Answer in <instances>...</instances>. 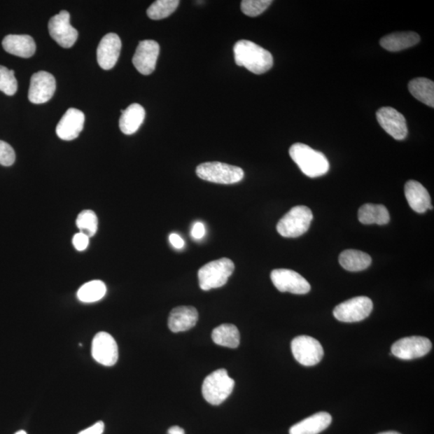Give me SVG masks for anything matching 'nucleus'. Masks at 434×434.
Here are the masks:
<instances>
[{"label":"nucleus","instance_id":"f257e3e1","mask_svg":"<svg viewBox=\"0 0 434 434\" xmlns=\"http://www.w3.org/2000/svg\"><path fill=\"white\" fill-rule=\"evenodd\" d=\"M235 62L255 74H262L273 67L272 54L252 41L241 40L233 48Z\"/></svg>","mask_w":434,"mask_h":434},{"label":"nucleus","instance_id":"f03ea898","mask_svg":"<svg viewBox=\"0 0 434 434\" xmlns=\"http://www.w3.org/2000/svg\"><path fill=\"white\" fill-rule=\"evenodd\" d=\"M289 153L302 172L308 177L323 176L329 171L330 164L327 157L311 146L295 144L291 146Z\"/></svg>","mask_w":434,"mask_h":434},{"label":"nucleus","instance_id":"7ed1b4c3","mask_svg":"<svg viewBox=\"0 0 434 434\" xmlns=\"http://www.w3.org/2000/svg\"><path fill=\"white\" fill-rule=\"evenodd\" d=\"M234 269V263L229 258H220L204 265L198 271L200 288L205 291L220 288L227 284Z\"/></svg>","mask_w":434,"mask_h":434},{"label":"nucleus","instance_id":"20e7f679","mask_svg":"<svg viewBox=\"0 0 434 434\" xmlns=\"http://www.w3.org/2000/svg\"><path fill=\"white\" fill-rule=\"evenodd\" d=\"M235 386V382L225 369H219L204 379L203 397L211 405H219L230 397Z\"/></svg>","mask_w":434,"mask_h":434},{"label":"nucleus","instance_id":"39448f33","mask_svg":"<svg viewBox=\"0 0 434 434\" xmlns=\"http://www.w3.org/2000/svg\"><path fill=\"white\" fill-rule=\"evenodd\" d=\"M313 220V214L307 206H296L281 217L276 231L281 237L295 238L306 233Z\"/></svg>","mask_w":434,"mask_h":434},{"label":"nucleus","instance_id":"423d86ee","mask_svg":"<svg viewBox=\"0 0 434 434\" xmlns=\"http://www.w3.org/2000/svg\"><path fill=\"white\" fill-rule=\"evenodd\" d=\"M197 175L205 181L232 184L241 182L245 176V172L237 166L220 162H209L197 167Z\"/></svg>","mask_w":434,"mask_h":434},{"label":"nucleus","instance_id":"0eeeda50","mask_svg":"<svg viewBox=\"0 0 434 434\" xmlns=\"http://www.w3.org/2000/svg\"><path fill=\"white\" fill-rule=\"evenodd\" d=\"M370 298L359 296L342 302L335 308L334 316L340 322L356 323L367 318L372 312Z\"/></svg>","mask_w":434,"mask_h":434},{"label":"nucleus","instance_id":"6e6552de","mask_svg":"<svg viewBox=\"0 0 434 434\" xmlns=\"http://www.w3.org/2000/svg\"><path fill=\"white\" fill-rule=\"evenodd\" d=\"M291 351L295 359L300 365L311 367L322 360L324 351L319 342L311 336H298L292 340Z\"/></svg>","mask_w":434,"mask_h":434},{"label":"nucleus","instance_id":"1a4fd4ad","mask_svg":"<svg viewBox=\"0 0 434 434\" xmlns=\"http://www.w3.org/2000/svg\"><path fill=\"white\" fill-rule=\"evenodd\" d=\"M270 278L276 288L280 292L306 295L311 291L310 284L294 270L276 269L271 272Z\"/></svg>","mask_w":434,"mask_h":434},{"label":"nucleus","instance_id":"9d476101","mask_svg":"<svg viewBox=\"0 0 434 434\" xmlns=\"http://www.w3.org/2000/svg\"><path fill=\"white\" fill-rule=\"evenodd\" d=\"M48 31L59 46L71 48L78 38V32L70 24V15L67 10H61L48 22Z\"/></svg>","mask_w":434,"mask_h":434},{"label":"nucleus","instance_id":"9b49d317","mask_svg":"<svg viewBox=\"0 0 434 434\" xmlns=\"http://www.w3.org/2000/svg\"><path fill=\"white\" fill-rule=\"evenodd\" d=\"M432 349L430 340L421 336L400 339L392 346V354L400 360H410L425 356Z\"/></svg>","mask_w":434,"mask_h":434},{"label":"nucleus","instance_id":"f8f14e48","mask_svg":"<svg viewBox=\"0 0 434 434\" xmlns=\"http://www.w3.org/2000/svg\"><path fill=\"white\" fill-rule=\"evenodd\" d=\"M92 356L100 365L112 367L118 360V347L111 334L101 332L94 336L92 342Z\"/></svg>","mask_w":434,"mask_h":434},{"label":"nucleus","instance_id":"ddd939ff","mask_svg":"<svg viewBox=\"0 0 434 434\" xmlns=\"http://www.w3.org/2000/svg\"><path fill=\"white\" fill-rule=\"evenodd\" d=\"M56 80L46 71L32 75L29 90V99L34 104H43L50 101L55 94Z\"/></svg>","mask_w":434,"mask_h":434},{"label":"nucleus","instance_id":"4468645a","mask_svg":"<svg viewBox=\"0 0 434 434\" xmlns=\"http://www.w3.org/2000/svg\"><path fill=\"white\" fill-rule=\"evenodd\" d=\"M377 121L385 132L396 140H403L408 134L405 118L396 108L385 106L377 113Z\"/></svg>","mask_w":434,"mask_h":434},{"label":"nucleus","instance_id":"2eb2a0df","mask_svg":"<svg viewBox=\"0 0 434 434\" xmlns=\"http://www.w3.org/2000/svg\"><path fill=\"white\" fill-rule=\"evenodd\" d=\"M160 45L155 41H143L139 43L132 62L141 74L149 75L155 71L160 55Z\"/></svg>","mask_w":434,"mask_h":434},{"label":"nucleus","instance_id":"dca6fc26","mask_svg":"<svg viewBox=\"0 0 434 434\" xmlns=\"http://www.w3.org/2000/svg\"><path fill=\"white\" fill-rule=\"evenodd\" d=\"M122 41L115 34H108L102 38L97 50V62L100 67L110 70L115 66L120 55Z\"/></svg>","mask_w":434,"mask_h":434},{"label":"nucleus","instance_id":"f3484780","mask_svg":"<svg viewBox=\"0 0 434 434\" xmlns=\"http://www.w3.org/2000/svg\"><path fill=\"white\" fill-rule=\"evenodd\" d=\"M85 115L78 108H70L57 124L56 132L59 139L71 141L77 139L83 132Z\"/></svg>","mask_w":434,"mask_h":434},{"label":"nucleus","instance_id":"a211bd4d","mask_svg":"<svg viewBox=\"0 0 434 434\" xmlns=\"http://www.w3.org/2000/svg\"><path fill=\"white\" fill-rule=\"evenodd\" d=\"M199 314L193 307L182 306L174 308L168 318V327L174 333L187 332L197 323Z\"/></svg>","mask_w":434,"mask_h":434},{"label":"nucleus","instance_id":"6ab92c4d","mask_svg":"<svg viewBox=\"0 0 434 434\" xmlns=\"http://www.w3.org/2000/svg\"><path fill=\"white\" fill-rule=\"evenodd\" d=\"M405 195L410 208L416 213L424 214L428 209H433L430 195L421 183L410 181L405 183Z\"/></svg>","mask_w":434,"mask_h":434},{"label":"nucleus","instance_id":"aec40b11","mask_svg":"<svg viewBox=\"0 0 434 434\" xmlns=\"http://www.w3.org/2000/svg\"><path fill=\"white\" fill-rule=\"evenodd\" d=\"M4 50L13 55L29 58L36 52V43L29 35H8L2 42Z\"/></svg>","mask_w":434,"mask_h":434},{"label":"nucleus","instance_id":"412c9836","mask_svg":"<svg viewBox=\"0 0 434 434\" xmlns=\"http://www.w3.org/2000/svg\"><path fill=\"white\" fill-rule=\"evenodd\" d=\"M332 421L328 412H319L297 423L290 428V434H318L326 430Z\"/></svg>","mask_w":434,"mask_h":434},{"label":"nucleus","instance_id":"4be33fe9","mask_svg":"<svg viewBox=\"0 0 434 434\" xmlns=\"http://www.w3.org/2000/svg\"><path fill=\"white\" fill-rule=\"evenodd\" d=\"M122 116L119 120V127L125 134L130 135L137 132L144 122L146 112L144 108L134 103L126 110H122Z\"/></svg>","mask_w":434,"mask_h":434},{"label":"nucleus","instance_id":"5701e85b","mask_svg":"<svg viewBox=\"0 0 434 434\" xmlns=\"http://www.w3.org/2000/svg\"><path fill=\"white\" fill-rule=\"evenodd\" d=\"M420 41V36L414 31L396 32L382 38L381 46L389 52H399L415 46Z\"/></svg>","mask_w":434,"mask_h":434},{"label":"nucleus","instance_id":"b1692460","mask_svg":"<svg viewBox=\"0 0 434 434\" xmlns=\"http://www.w3.org/2000/svg\"><path fill=\"white\" fill-rule=\"evenodd\" d=\"M358 219L363 225H387L390 220L388 209L382 204H365L358 211Z\"/></svg>","mask_w":434,"mask_h":434},{"label":"nucleus","instance_id":"393cba45","mask_svg":"<svg viewBox=\"0 0 434 434\" xmlns=\"http://www.w3.org/2000/svg\"><path fill=\"white\" fill-rule=\"evenodd\" d=\"M339 262L342 267L350 272H359L370 267L372 258L366 253L356 249H346L340 255Z\"/></svg>","mask_w":434,"mask_h":434},{"label":"nucleus","instance_id":"a878e982","mask_svg":"<svg viewBox=\"0 0 434 434\" xmlns=\"http://www.w3.org/2000/svg\"><path fill=\"white\" fill-rule=\"evenodd\" d=\"M409 90L416 99L424 103L428 106L434 107V83L433 80L424 78L412 80L409 83Z\"/></svg>","mask_w":434,"mask_h":434},{"label":"nucleus","instance_id":"bb28decb","mask_svg":"<svg viewBox=\"0 0 434 434\" xmlns=\"http://www.w3.org/2000/svg\"><path fill=\"white\" fill-rule=\"evenodd\" d=\"M214 343L229 349H237L240 344V332L236 326L222 324L216 328L211 333Z\"/></svg>","mask_w":434,"mask_h":434},{"label":"nucleus","instance_id":"cd10ccee","mask_svg":"<svg viewBox=\"0 0 434 434\" xmlns=\"http://www.w3.org/2000/svg\"><path fill=\"white\" fill-rule=\"evenodd\" d=\"M106 286L100 280L86 282L78 291L79 301L85 303H93L102 300L106 294Z\"/></svg>","mask_w":434,"mask_h":434},{"label":"nucleus","instance_id":"c85d7f7f","mask_svg":"<svg viewBox=\"0 0 434 434\" xmlns=\"http://www.w3.org/2000/svg\"><path fill=\"white\" fill-rule=\"evenodd\" d=\"M180 4L178 0H157L150 5L146 14L151 20H159L171 15Z\"/></svg>","mask_w":434,"mask_h":434},{"label":"nucleus","instance_id":"c756f323","mask_svg":"<svg viewBox=\"0 0 434 434\" xmlns=\"http://www.w3.org/2000/svg\"><path fill=\"white\" fill-rule=\"evenodd\" d=\"M76 223L80 230L79 232L91 237L96 234L99 220L93 211L84 210L78 215Z\"/></svg>","mask_w":434,"mask_h":434},{"label":"nucleus","instance_id":"7c9ffc66","mask_svg":"<svg viewBox=\"0 0 434 434\" xmlns=\"http://www.w3.org/2000/svg\"><path fill=\"white\" fill-rule=\"evenodd\" d=\"M18 89V80L15 78L14 70L0 65V91L6 95L13 96Z\"/></svg>","mask_w":434,"mask_h":434},{"label":"nucleus","instance_id":"2f4dec72","mask_svg":"<svg viewBox=\"0 0 434 434\" xmlns=\"http://www.w3.org/2000/svg\"><path fill=\"white\" fill-rule=\"evenodd\" d=\"M272 3L271 0H244L241 8L244 14L255 18L262 14Z\"/></svg>","mask_w":434,"mask_h":434},{"label":"nucleus","instance_id":"473e14b6","mask_svg":"<svg viewBox=\"0 0 434 434\" xmlns=\"http://www.w3.org/2000/svg\"><path fill=\"white\" fill-rule=\"evenodd\" d=\"M15 161L14 149L4 141L0 140V164L9 167Z\"/></svg>","mask_w":434,"mask_h":434},{"label":"nucleus","instance_id":"72a5a7b5","mask_svg":"<svg viewBox=\"0 0 434 434\" xmlns=\"http://www.w3.org/2000/svg\"><path fill=\"white\" fill-rule=\"evenodd\" d=\"M90 237L78 232L73 238V245L78 251H84L89 246Z\"/></svg>","mask_w":434,"mask_h":434},{"label":"nucleus","instance_id":"f704fd0d","mask_svg":"<svg viewBox=\"0 0 434 434\" xmlns=\"http://www.w3.org/2000/svg\"><path fill=\"white\" fill-rule=\"evenodd\" d=\"M205 226L202 222H195L192 226L191 235L195 240H200L205 236Z\"/></svg>","mask_w":434,"mask_h":434},{"label":"nucleus","instance_id":"c9c22d12","mask_svg":"<svg viewBox=\"0 0 434 434\" xmlns=\"http://www.w3.org/2000/svg\"><path fill=\"white\" fill-rule=\"evenodd\" d=\"M105 430L104 423L99 421L95 423L94 425L91 426L85 430L80 431L78 434H102Z\"/></svg>","mask_w":434,"mask_h":434},{"label":"nucleus","instance_id":"e433bc0d","mask_svg":"<svg viewBox=\"0 0 434 434\" xmlns=\"http://www.w3.org/2000/svg\"><path fill=\"white\" fill-rule=\"evenodd\" d=\"M169 241L172 246L178 249L183 248L184 245H186L183 239L180 235L176 234V233H172L169 236Z\"/></svg>","mask_w":434,"mask_h":434},{"label":"nucleus","instance_id":"4c0bfd02","mask_svg":"<svg viewBox=\"0 0 434 434\" xmlns=\"http://www.w3.org/2000/svg\"><path fill=\"white\" fill-rule=\"evenodd\" d=\"M168 434H186V432L180 426H172L168 430Z\"/></svg>","mask_w":434,"mask_h":434},{"label":"nucleus","instance_id":"58836bf2","mask_svg":"<svg viewBox=\"0 0 434 434\" xmlns=\"http://www.w3.org/2000/svg\"><path fill=\"white\" fill-rule=\"evenodd\" d=\"M378 434H400V433L398 432H395V431H388V432H384V433H381Z\"/></svg>","mask_w":434,"mask_h":434},{"label":"nucleus","instance_id":"ea45409f","mask_svg":"<svg viewBox=\"0 0 434 434\" xmlns=\"http://www.w3.org/2000/svg\"><path fill=\"white\" fill-rule=\"evenodd\" d=\"M15 434H27V433L24 430H20L18 433H15Z\"/></svg>","mask_w":434,"mask_h":434}]
</instances>
